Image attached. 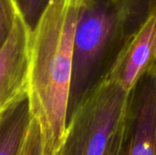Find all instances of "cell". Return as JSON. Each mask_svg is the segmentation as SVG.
Instances as JSON below:
<instances>
[{
	"label": "cell",
	"mask_w": 156,
	"mask_h": 155,
	"mask_svg": "<svg viewBox=\"0 0 156 155\" xmlns=\"http://www.w3.org/2000/svg\"><path fill=\"white\" fill-rule=\"evenodd\" d=\"M80 4L51 0L32 30L27 98L42 155H58L66 138Z\"/></svg>",
	"instance_id": "cell-1"
},
{
	"label": "cell",
	"mask_w": 156,
	"mask_h": 155,
	"mask_svg": "<svg viewBox=\"0 0 156 155\" xmlns=\"http://www.w3.org/2000/svg\"><path fill=\"white\" fill-rule=\"evenodd\" d=\"M156 0H81L77 22L68 121L107 78Z\"/></svg>",
	"instance_id": "cell-2"
},
{
	"label": "cell",
	"mask_w": 156,
	"mask_h": 155,
	"mask_svg": "<svg viewBox=\"0 0 156 155\" xmlns=\"http://www.w3.org/2000/svg\"><path fill=\"white\" fill-rule=\"evenodd\" d=\"M130 91L105 79L68 121L58 155H103L126 116Z\"/></svg>",
	"instance_id": "cell-3"
},
{
	"label": "cell",
	"mask_w": 156,
	"mask_h": 155,
	"mask_svg": "<svg viewBox=\"0 0 156 155\" xmlns=\"http://www.w3.org/2000/svg\"><path fill=\"white\" fill-rule=\"evenodd\" d=\"M32 29L20 12L1 40L0 111L27 97Z\"/></svg>",
	"instance_id": "cell-4"
},
{
	"label": "cell",
	"mask_w": 156,
	"mask_h": 155,
	"mask_svg": "<svg viewBox=\"0 0 156 155\" xmlns=\"http://www.w3.org/2000/svg\"><path fill=\"white\" fill-rule=\"evenodd\" d=\"M122 155H156V64L130 91Z\"/></svg>",
	"instance_id": "cell-5"
},
{
	"label": "cell",
	"mask_w": 156,
	"mask_h": 155,
	"mask_svg": "<svg viewBox=\"0 0 156 155\" xmlns=\"http://www.w3.org/2000/svg\"><path fill=\"white\" fill-rule=\"evenodd\" d=\"M156 64V7L122 48L106 79L131 91Z\"/></svg>",
	"instance_id": "cell-6"
},
{
	"label": "cell",
	"mask_w": 156,
	"mask_h": 155,
	"mask_svg": "<svg viewBox=\"0 0 156 155\" xmlns=\"http://www.w3.org/2000/svg\"><path fill=\"white\" fill-rule=\"evenodd\" d=\"M32 119L28 98L0 111V155H18Z\"/></svg>",
	"instance_id": "cell-7"
},
{
	"label": "cell",
	"mask_w": 156,
	"mask_h": 155,
	"mask_svg": "<svg viewBox=\"0 0 156 155\" xmlns=\"http://www.w3.org/2000/svg\"><path fill=\"white\" fill-rule=\"evenodd\" d=\"M51 0H16L27 24L33 30Z\"/></svg>",
	"instance_id": "cell-8"
},
{
	"label": "cell",
	"mask_w": 156,
	"mask_h": 155,
	"mask_svg": "<svg viewBox=\"0 0 156 155\" xmlns=\"http://www.w3.org/2000/svg\"><path fill=\"white\" fill-rule=\"evenodd\" d=\"M20 155H42L39 130L33 118L26 132L20 149Z\"/></svg>",
	"instance_id": "cell-9"
},
{
	"label": "cell",
	"mask_w": 156,
	"mask_h": 155,
	"mask_svg": "<svg viewBox=\"0 0 156 155\" xmlns=\"http://www.w3.org/2000/svg\"><path fill=\"white\" fill-rule=\"evenodd\" d=\"M18 12L16 0H0V40L8 34Z\"/></svg>",
	"instance_id": "cell-10"
},
{
	"label": "cell",
	"mask_w": 156,
	"mask_h": 155,
	"mask_svg": "<svg viewBox=\"0 0 156 155\" xmlns=\"http://www.w3.org/2000/svg\"><path fill=\"white\" fill-rule=\"evenodd\" d=\"M126 117V116H125ZM125 137V120L112 137L103 155H122Z\"/></svg>",
	"instance_id": "cell-11"
}]
</instances>
